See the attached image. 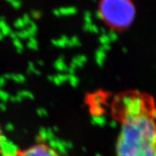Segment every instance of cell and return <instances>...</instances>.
<instances>
[{
    "mask_svg": "<svg viewBox=\"0 0 156 156\" xmlns=\"http://www.w3.org/2000/svg\"><path fill=\"white\" fill-rule=\"evenodd\" d=\"M54 66L56 67V69L58 70H60V71H68L69 68L66 66V65L65 64V62H64L63 61V58H59V59L57 61V62H55V64H54Z\"/></svg>",
    "mask_w": 156,
    "mask_h": 156,
    "instance_id": "cell-7",
    "label": "cell"
},
{
    "mask_svg": "<svg viewBox=\"0 0 156 156\" xmlns=\"http://www.w3.org/2000/svg\"><path fill=\"white\" fill-rule=\"evenodd\" d=\"M15 156H64L45 144H38L20 151Z\"/></svg>",
    "mask_w": 156,
    "mask_h": 156,
    "instance_id": "cell-3",
    "label": "cell"
},
{
    "mask_svg": "<svg viewBox=\"0 0 156 156\" xmlns=\"http://www.w3.org/2000/svg\"><path fill=\"white\" fill-rule=\"evenodd\" d=\"M110 126L113 128H115L117 127V122L115 120H112V122H111V123H110Z\"/></svg>",
    "mask_w": 156,
    "mask_h": 156,
    "instance_id": "cell-17",
    "label": "cell"
},
{
    "mask_svg": "<svg viewBox=\"0 0 156 156\" xmlns=\"http://www.w3.org/2000/svg\"><path fill=\"white\" fill-rule=\"evenodd\" d=\"M28 47L32 49H37V41L34 37H30L28 41Z\"/></svg>",
    "mask_w": 156,
    "mask_h": 156,
    "instance_id": "cell-11",
    "label": "cell"
},
{
    "mask_svg": "<svg viewBox=\"0 0 156 156\" xmlns=\"http://www.w3.org/2000/svg\"><path fill=\"white\" fill-rule=\"evenodd\" d=\"M69 80L70 84H71L73 87H76L78 83H79V79L74 74L69 75Z\"/></svg>",
    "mask_w": 156,
    "mask_h": 156,
    "instance_id": "cell-10",
    "label": "cell"
},
{
    "mask_svg": "<svg viewBox=\"0 0 156 156\" xmlns=\"http://www.w3.org/2000/svg\"><path fill=\"white\" fill-rule=\"evenodd\" d=\"M93 123L94 125L100 126V127H103V126L105 125L106 123V118L103 115H94L93 117Z\"/></svg>",
    "mask_w": 156,
    "mask_h": 156,
    "instance_id": "cell-5",
    "label": "cell"
},
{
    "mask_svg": "<svg viewBox=\"0 0 156 156\" xmlns=\"http://www.w3.org/2000/svg\"><path fill=\"white\" fill-rule=\"evenodd\" d=\"M69 39H67L66 37H62V38L58 39V40H53L52 42L54 43V45H55L56 46H58V47H64L66 45H68L69 43Z\"/></svg>",
    "mask_w": 156,
    "mask_h": 156,
    "instance_id": "cell-8",
    "label": "cell"
},
{
    "mask_svg": "<svg viewBox=\"0 0 156 156\" xmlns=\"http://www.w3.org/2000/svg\"><path fill=\"white\" fill-rule=\"evenodd\" d=\"M97 14L112 29L123 30L133 23L136 9L132 0H100Z\"/></svg>",
    "mask_w": 156,
    "mask_h": 156,
    "instance_id": "cell-2",
    "label": "cell"
},
{
    "mask_svg": "<svg viewBox=\"0 0 156 156\" xmlns=\"http://www.w3.org/2000/svg\"><path fill=\"white\" fill-rule=\"evenodd\" d=\"M6 128H7V130H9V131H12V130L14 129V126H13L12 124H8Z\"/></svg>",
    "mask_w": 156,
    "mask_h": 156,
    "instance_id": "cell-18",
    "label": "cell"
},
{
    "mask_svg": "<svg viewBox=\"0 0 156 156\" xmlns=\"http://www.w3.org/2000/svg\"><path fill=\"white\" fill-rule=\"evenodd\" d=\"M2 136V133H1V130H0V137ZM0 153H1V151H0Z\"/></svg>",
    "mask_w": 156,
    "mask_h": 156,
    "instance_id": "cell-19",
    "label": "cell"
},
{
    "mask_svg": "<svg viewBox=\"0 0 156 156\" xmlns=\"http://www.w3.org/2000/svg\"><path fill=\"white\" fill-rule=\"evenodd\" d=\"M14 43H15V45L17 48V51L19 52V53H22L23 50V44L21 43L19 38L17 37V38L14 39Z\"/></svg>",
    "mask_w": 156,
    "mask_h": 156,
    "instance_id": "cell-12",
    "label": "cell"
},
{
    "mask_svg": "<svg viewBox=\"0 0 156 156\" xmlns=\"http://www.w3.org/2000/svg\"><path fill=\"white\" fill-rule=\"evenodd\" d=\"M116 156H156V105L154 99L142 111L123 114Z\"/></svg>",
    "mask_w": 156,
    "mask_h": 156,
    "instance_id": "cell-1",
    "label": "cell"
},
{
    "mask_svg": "<svg viewBox=\"0 0 156 156\" xmlns=\"http://www.w3.org/2000/svg\"><path fill=\"white\" fill-rule=\"evenodd\" d=\"M37 114H38L39 116H41V117H44V116H46V115H48L47 111H46L45 108H42L37 109Z\"/></svg>",
    "mask_w": 156,
    "mask_h": 156,
    "instance_id": "cell-16",
    "label": "cell"
},
{
    "mask_svg": "<svg viewBox=\"0 0 156 156\" xmlns=\"http://www.w3.org/2000/svg\"><path fill=\"white\" fill-rule=\"evenodd\" d=\"M19 97H21L22 99L23 98H30V99H34V96L33 94L29 92V91H27V90H23V91H21L18 93Z\"/></svg>",
    "mask_w": 156,
    "mask_h": 156,
    "instance_id": "cell-9",
    "label": "cell"
},
{
    "mask_svg": "<svg viewBox=\"0 0 156 156\" xmlns=\"http://www.w3.org/2000/svg\"><path fill=\"white\" fill-rule=\"evenodd\" d=\"M92 103H93V106H101V103L104 101V96L101 94H96L93 95L92 97V100H91Z\"/></svg>",
    "mask_w": 156,
    "mask_h": 156,
    "instance_id": "cell-6",
    "label": "cell"
},
{
    "mask_svg": "<svg viewBox=\"0 0 156 156\" xmlns=\"http://www.w3.org/2000/svg\"><path fill=\"white\" fill-rule=\"evenodd\" d=\"M105 58H106L105 51H104L101 48L99 50H97V53H96V61H97V64H98L99 66H102L104 62H105Z\"/></svg>",
    "mask_w": 156,
    "mask_h": 156,
    "instance_id": "cell-4",
    "label": "cell"
},
{
    "mask_svg": "<svg viewBox=\"0 0 156 156\" xmlns=\"http://www.w3.org/2000/svg\"><path fill=\"white\" fill-rule=\"evenodd\" d=\"M108 37L110 41H116L117 38H118V36H117L116 33H115V31H111V32L108 34Z\"/></svg>",
    "mask_w": 156,
    "mask_h": 156,
    "instance_id": "cell-15",
    "label": "cell"
},
{
    "mask_svg": "<svg viewBox=\"0 0 156 156\" xmlns=\"http://www.w3.org/2000/svg\"><path fill=\"white\" fill-rule=\"evenodd\" d=\"M12 78L15 81L19 83H23L25 81V76H23V75H21V74H17V75H15V76H13Z\"/></svg>",
    "mask_w": 156,
    "mask_h": 156,
    "instance_id": "cell-14",
    "label": "cell"
},
{
    "mask_svg": "<svg viewBox=\"0 0 156 156\" xmlns=\"http://www.w3.org/2000/svg\"><path fill=\"white\" fill-rule=\"evenodd\" d=\"M100 41L102 45H110V40H109L108 35H102L101 37H100Z\"/></svg>",
    "mask_w": 156,
    "mask_h": 156,
    "instance_id": "cell-13",
    "label": "cell"
}]
</instances>
